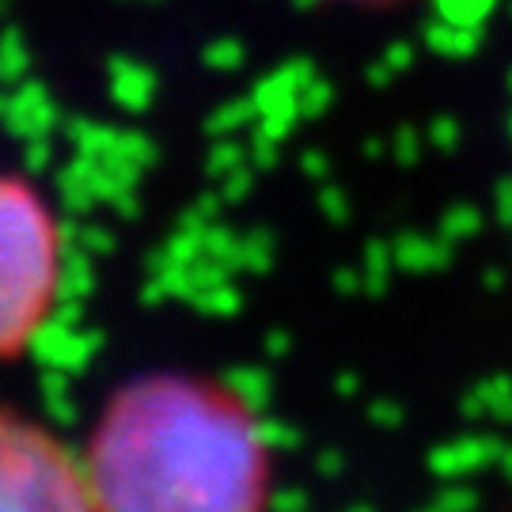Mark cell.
I'll list each match as a JSON object with an SVG mask.
<instances>
[{
	"instance_id": "6da1fadb",
	"label": "cell",
	"mask_w": 512,
	"mask_h": 512,
	"mask_svg": "<svg viewBox=\"0 0 512 512\" xmlns=\"http://www.w3.org/2000/svg\"><path fill=\"white\" fill-rule=\"evenodd\" d=\"M80 463L99 512H266L274 486L247 403L190 376L122 387Z\"/></svg>"
},
{
	"instance_id": "7a4b0ae2",
	"label": "cell",
	"mask_w": 512,
	"mask_h": 512,
	"mask_svg": "<svg viewBox=\"0 0 512 512\" xmlns=\"http://www.w3.org/2000/svg\"><path fill=\"white\" fill-rule=\"evenodd\" d=\"M61 224L35 183L0 171V361L16 357L54 311Z\"/></svg>"
},
{
	"instance_id": "3957f363",
	"label": "cell",
	"mask_w": 512,
	"mask_h": 512,
	"mask_svg": "<svg viewBox=\"0 0 512 512\" xmlns=\"http://www.w3.org/2000/svg\"><path fill=\"white\" fill-rule=\"evenodd\" d=\"M0 512H99L84 463L16 414H0Z\"/></svg>"
},
{
	"instance_id": "277c9868",
	"label": "cell",
	"mask_w": 512,
	"mask_h": 512,
	"mask_svg": "<svg viewBox=\"0 0 512 512\" xmlns=\"http://www.w3.org/2000/svg\"><path fill=\"white\" fill-rule=\"evenodd\" d=\"M327 4H346V8H395L403 0H327Z\"/></svg>"
}]
</instances>
